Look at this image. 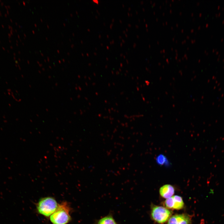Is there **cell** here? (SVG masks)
<instances>
[{"mask_svg":"<svg viewBox=\"0 0 224 224\" xmlns=\"http://www.w3.org/2000/svg\"><path fill=\"white\" fill-rule=\"evenodd\" d=\"M71 208L66 202L58 204L55 212L50 217L53 224H67L71 220L70 215Z\"/></svg>","mask_w":224,"mask_h":224,"instance_id":"1","label":"cell"},{"mask_svg":"<svg viewBox=\"0 0 224 224\" xmlns=\"http://www.w3.org/2000/svg\"><path fill=\"white\" fill-rule=\"evenodd\" d=\"M58 204L52 197H45L41 199L36 206L38 212L46 217H50L56 210Z\"/></svg>","mask_w":224,"mask_h":224,"instance_id":"2","label":"cell"},{"mask_svg":"<svg viewBox=\"0 0 224 224\" xmlns=\"http://www.w3.org/2000/svg\"><path fill=\"white\" fill-rule=\"evenodd\" d=\"M172 214L171 211L165 207L152 205L151 215L152 219L159 223H163L167 221Z\"/></svg>","mask_w":224,"mask_h":224,"instance_id":"3","label":"cell"},{"mask_svg":"<svg viewBox=\"0 0 224 224\" xmlns=\"http://www.w3.org/2000/svg\"><path fill=\"white\" fill-rule=\"evenodd\" d=\"M165 205L168 208L179 210L184 206L182 198L178 195H175L166 199Z\"/></svg>","mask_w":224,"mask_h":224,"instance_id":"4","label":"cell"},{"mask_svg":"<svg viewBox=\"0 0 224 224\" xmlns=\"http://www.w3.org/2000/svg\"><path fill=\"white\" fill-rule=\"evenodd\" d=\"M191 222V217L185 214H176L172 216L169 219L168 224H190Z\"/></svg>","mask_w":224,"mask_h":224,"instance_id":"5","label":"cell"},{"mask_svg":"<svg viewBox=\"0 0 224 224\" xmlns=\"http://www.w3.org/2000/svg\"><path fill=\"white\" fill-rule=\"evenodd\" d=\"M175 193V188L171 184H166L161 186L159 189L160 195L163 198H168L171 197Z\"/></svg>","mask_w":224,"mask_h":224,"instance_id":"6","label":"cell"},{"mask_svg":"<svg viewBox=\"0 0 224 224\" xmlns=\"http://www.w3.org/2000/svg\"><path fill=\"white\" fill-rule=\"evenodd\" d=\"M97 224H117L113 217L108 215L100 219L97 222Z\"/></svg>","mask_w":224,"mask_h":224,"instance_id":"7","label":"cell"},{"mask_svg":"<svg viewBox=\"0 0 224 224\" xmlns=\"http://www.w3.org/2000/svg\"><path fill=\"white\" fill-rule=\"evenodd\" d=\"M156 161L159 164L163 165L166 161V159L163 155H160L156 158Z\"/></svg>","mask_w":224,"mask_h":224,"instance_id":"8","label":"cell"},{"mask_svg":"<svg viewBox=\"0 0 224 224\" xmlns=\"http://www.w3.org/2000/svg\"><path fill=\"white\" fill-rule=\"evenodd\" d=\"M93 1L94 3H96L97 4H98V3H99L98 1V0H94Z\"/></svg>","mask_w":224,"mask_h":224,"instance_id":"9","label":"cell"}]
</instances>
